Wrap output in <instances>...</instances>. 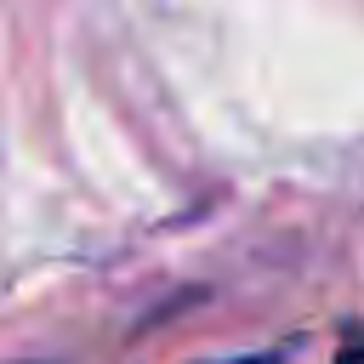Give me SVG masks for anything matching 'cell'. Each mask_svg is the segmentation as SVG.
Listing matches in <instances>:
<instances>
[{
	"label": "cell",
	"mask_w": 364,
	"mask_h": 364,
	"mask_svg": "<svg viewBox=\"0 0 364 364\" xmlns=\"http://www.w3.org/2000/svg\"><path fill=\"white\" fill-rule=\"evenodd\" d=\"M233 364H279V358H233Z\"/></svg>",
	"instance_id": "1"
}]
</instances>
